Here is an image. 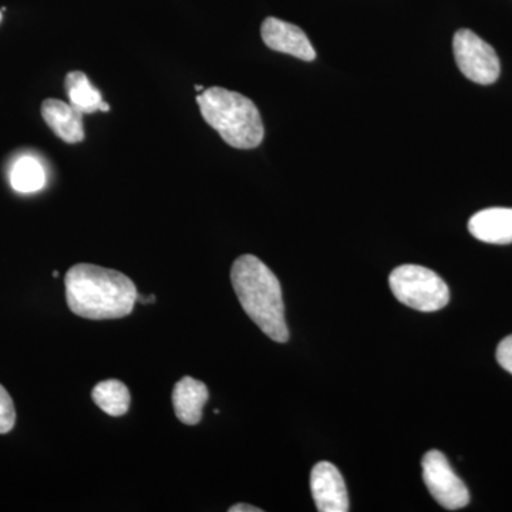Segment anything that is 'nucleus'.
<instances>
[{
  "label": "nucleus",
  "mask_w": 512,
  "mask_h": 512,
  "mask_svg": "<svg viewBox=\"0 0 512 512\" xmlns=\"http://www.w3.org/2000/svg\"><path fill=\"white\" fill-rule=\"evenodd\" d=\"M83 116L72 104L62 100L47 99L42 104V117L50 130L67 144L84 140Z\"/></svg>",
  "instance_id": "nucleus-10"
},
{
  "label": "nucleus",
  "mask_w": 512,
  "mask_h": 512,
  "mask_svg": "<svg viewBox=\"0 0 512 512\" xmlns=\"http://www.w3.org/2000/svg\"><path fill=\"white\" fill-rule=\"evenodd\" d=\"M16 410L8 390L0 384V434L9 433L15 427Z\"/></svg>",
  "instance_id": "nucleus-15"
},
{
  "label": "nucleus",
  "mask_w": 512,
  "mask_h": 512,
  "mask_svg": "<svg viewBox=\"0 0 512 512\" xmlns=\"http://www.w3.org/2000/svg\"><path fill=\"white\" fill-rule=\"evenodd\" d=\"M195 90H197V92H204V87L200 86V84H197V86H195Z\"/></svg>",
  "instance_id": "nucleus-18"
},
{
  "label": "nucleus",
  "mask_w": 512,
  "mask_h": 512,
  "mask_svg": "<svg viewBox=\"0 0 512 512\" xmlns=\"http://www.w3.org/2000/svg\"><path fill=\"white\" fill-rule=\"evenodd\" d=\"M2 18H3V16H2V10H0V23H2Z\"/></svg>",
  "instance_id": "nucleus-20"
},
{
  "label": "nucleus",
  "mask_w": 512,
  "mask_h": 512,
  "mask_svg": "<svg viewBox=\"0 0 512 512\" xmlns=\"http://www.w3.org/2000/svg\"><path fill=\"white\" fill-rule=\"evenodd\" d=\"M468 231L485 244H512L511 208H487L468 221Z\"/></svg>",
  "instance_id": "nucleus-9"
},
{
  "label": "nucleus",
  "mask_w": 512,
  "mask_h": 512,
  "mask_svg": "<svg viewBox=\"0 0 512 512\" xmlns=\"http://www.w3.org/2000/svg\"><path fill=\"white\" fill-rule=\"evenodd\" d=\"M231 281L239 303L268 338L288 342L282 288L274 272L254 255L239 256L231 269Z\"/></svg>",
  "instance_id": "nucleus-2"
},
{
  "label": "nucleus",
  "mask_w": 512,
  "mask_h": 512,
  "mask_svg": "<svg viewBox=\"0 0 512 512\" xmlns=\"http://www.w3.org/2000/svg\"><path fill=\"white\" fill-rule=\"evenodd\" d=\"M202 117L228 146L251 150L262 143L265 136L261 113L254 101L241 93L222 87H211L197 96Z\"/></svg>",
  "instance_id": "nucleus-3"
},
{
  "label": "nucleus",
  "mask_w": 512,
  "mask_h": 512,
  "mask_svg": "<svg viewBox=\"0 0 512 512\" xmlns=\"http://www.w3.org/2000/svg\"><path fill=\"white\" fill-rule=\"evenodd\" d=\"M458 69L471 82L493 84L500 77V59L493 47L468 29L458 30L453 39Z\"/></svg>",
  "instance_id": "nucleus-5"
},
{
  "label": "nucleus",
  "mask_w": 512,
  "mask_h": 512,
  "mask_svg": "<svg viewBox=\"0 0 512 512\" xmlns=\"http://www.w3.org/2000/svg\"><path fill=\"white\" fill-rule=\"evenodd\" d=\"M53 276H55V278H57V276H59V272H57V271L53 272Z\"/></svg>",
  "instance_id": "nucleus-19"
},
{
  "label": "nucleus",
  "mask_w": 512,
  "mask_h": 512,
  "mask_svg": "<svg viewBox=\"0 0 512 512\" xmlns=\"http://www.w3.org/2000/svg\"><path fill=\"white\" fill-rule=\"evenodd\" d=\"M497 360L500 366L512 375V335L507 336L497 348Z\"/></svg>",
  "instance_id": "nucleus-16"
},
{
  "label": "nucleus",
  "mask_w": 512,
  "mask_h": 512,
  "mask_svg": "<svg viewBox=\"0 0 512 512\" xmlns=\"http://www.w3.org/2000/svg\"><path fill=\"white\" fill-rule=\"evenodd\" d=\"M312 497L320 512L349 511V495L345 480L338 468L320 461L311 474Z\"/></svg>",
  "instance_id": "nucleus-7"
},
{
  "label": "nucleus",
  "mask_w": 512,
  "mask_h": 512,
  "mask_svg": "<svg viewBox=\"0 0 512 512\" xmlns=\"http://www.w3.org/2000/svg\"><path fill=\"white\" fill-rule=\"evenodd\" d=\"M10 184H12L13 190L22 192V194L40 191L46 184L45 168L36 158H19L10 171Z\"/></svg>",
  "instance_id": "nucleus-14"
},
{
  "label": "nucleus",
  "mask_w": 512,
  "mask_h": 512,
  "mask_svg": "<svg viewBox=\"0 0 512 512\" xmlns=\"http://www.w3.org/2000/svg\"><path fill=\"white\" fill-rule=\"evenodd\" d=\"M92 399L96 406L109 416H124L130 409V390L120 380L110 379L96 384Z\"/></svg>",
  "instance_id": "nucleus-13"
},
{
  "label": "nucleus",
  "mask_w": 512,
  "mask_h": 512,
  "mask_svg": "<svg viewBox=\"0 0 512 512\" xmlns=\"http://www.w3.org/2000/svg\"><path fill=\"white\" fill-rule=\"evenodd\" d=\"M421 467L424 483L441 507L454 511L470 503V493L466 484L454 473L443 453L437 450L429 451L423 457Z\"/></svg>",
  "instance_id": "nucleus-6"
},
{
  "label": "nucleus",
  "mask_w": 512,
  "mask_h": 512,
  "mask_svg": "<svg viewBox=\"0 0 512 512\" xmlns=\"http://www.w3.org/2000/svg\"><path fill=\"white\" fill-rule=\"evenodd\" d=\"M261 35L265 45L275 52L286 53L305 62L315 60L316 52L308 36L292 23L276 18L265 19L262 23Z\"/></svg>",
  "instance_id": "nucleus-8"
},
{
  "label": "nucleus",
  "mask_w": 512,
  "mask_h": 512,
  "mask_svg": "<svg viewBox=\"0 0 512 512\" xmlns=\"http://www.w3.org/2000/svg\"><path fill=\"white\" fill-rule=\"evenodd\" d=\"M66 92L70 104L82 114H93L96 111L107 113L109 104L103 101L101 93L90 82L83 72H70L66 76Z\"/></svg>",
  "instance_id": "nucleus-12"
},
{
  "label": "nucleus",
  "mask_w": 512,
  "mask_h": 512,
  "mask_svg": "<svg viewBox=\"0 0 512 512\" xmlns=\"http://www.w3.org/2000/svg\"><path fill=\"white\" fill-rule=\"evenodd\" d=\"M70 311L90 320L120 319L133 312L137 288L128 276L114 269L77 264L64 278Z\"/></svg>",
  "instance_id": "nucleus-1"
},
{
  "label": "nucleus",
  "mask_w": 512,
  "mask_h": 512,
  "mask_svg": "<svg viewBox=\"0 0 512 512\" xmlns=\"http://www.w3.org/2000/svg\"><path fill=\"white\" fill-rule=\"evenodd\" d=\"M261 508L254 507L249 504H237L234 507L229 508V512H262Z\"/></svg>",
  "instance_id": "nucleus-17"
},
{
  "label": "nucleus",
  "mask_w": 512,
  "mask_h": 512,
  "mask_svg": "<svg viewBox=\"0 0 512 512\" xmlns=\"http://www.w3.org/2000/svg\"><path fill=\"white\" fill-rule=\"evenodd\" d=\"M208 387L200 380L185 376L173 390L175 416L187 426H195L202 419V409L208 402Z\"/></svg>",
  "instance_id": "nucleus-11"
},
{
  "label": "nucleus",
  "mask_w": 512,
  "mask_h": 512,
  "mask_svg": "<svg viewBox=\"0 0 512 512\" xmlns=\"http://www.w3.org/2000/svg\"><path fill=\"white\" fill-rule=\"evenodd\" d=\"M389 285L397 301L414 311L437 312L450 301L446 282L424 266H399L390 274Z\"/></svg>",
  "instance_id": "nucleus-4"
}]
</instances>
